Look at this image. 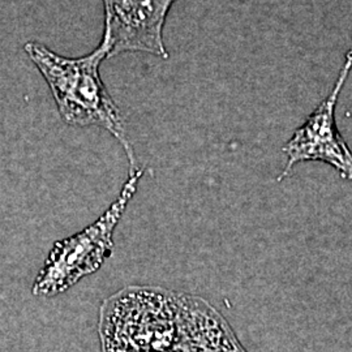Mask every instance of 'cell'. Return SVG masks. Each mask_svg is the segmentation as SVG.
Here are the masks:
<instances>
[{
  "mask_svg": "<svg viewBox=\"0 0 352 352\" xmlns=\"http://www.w3.org/2000/svg\"><path fill=\"white\" fill-rule=\"evenodd\" d=\"M28 56L45 77L58 110L69 126H98L118 140L131 164L129 173L136 171L138 160L126 136V123L100 75V65L110 54L109 41L81 58H64L39 42L24 46Z\"/></svg>",
  "mask_w": 352,
  "mask_h": 352,
  "instance_id": "obj_1",
  "label": "cell"
},
{
  "mask_svg": "<svg viewBox=\"0 0 352 352\" xmlns=\"http://www.w3.org/2000/svg\"><path fill=\"white\" fill-rule=\"evenodd\" d=\"M142 175V168L129 173L118 199L94 223L71 238L55 243L34 279L33 295L52 298L63 294L101 267L113 253L115 228L135 196Z\"/></svg>",
  "mask_w": 352,
  "mask_h": 352,
  "instance_id": "obj_2",
  "label": "cell"
},
{
  "mask_svg": "<svg viewBox=\"0 0 352 352\" xmlns=\"http://www.w3.org/2000/svg\"><path fill=\"white\" fill-rule=\"evenodd\" d=\"M351 69L352 60L347 58L333 91L318 104L307 122L295 131L294 136L283 146V151L287 155V164L278 180L287 175L295 164L304 161L325 162L334 167L344 179L351 180L352 151L342 138L336 123L338 97Z\"/></svg>",
  "mask_w": 352,
  "mask_h": 352,
  "instance_id": "obj_3",
  "label": "cell"
},
{
  "mask_svg": "<svg viewBox=\"0 0 352 352\" xmlns=\"http://www.w3.org/2000/svg\"><path fill=\"white\" fill-rule=\"evenodd\" d=\"M175 0H103L104 34L113 58L122 52H148L167 59L164 26Z\"/></svg>",
  "mask_w": 352,
  "mask_h": 352,
  "instance_id": "obj_4",
  "label": "cell"
},
{
  "mask_svg": "<svg viewBox=\"0 0 352 352\" xmlns=\"http://www.w3.org/2000/svg\"><path fill=\"white\" fill-rule=\"evenodd\" d=\"M180 351L245 352L222 316L186 294H182Z\"/></svg>",
  "mask_w": 352,
  "mask_h": 352,
  "instance_id": "obj_5",
  "label": "cell"
},
{
  "mask_svg": "<svg viewBox=\"0 0 352 352\" xmlns=\"http://www.w3.org/2000/svg\"><path fill=\"white\" fill-rule=\"evenodd\" d=\"M347 58H349V59H351V60H352V49H351V50H350V52H349V54H347Z\"/></svg>",
  "mask_w": 352,
  "mask_h": 352,
  "instance_id": "obj_6",
  "label": "cell"
}]
</instances>
